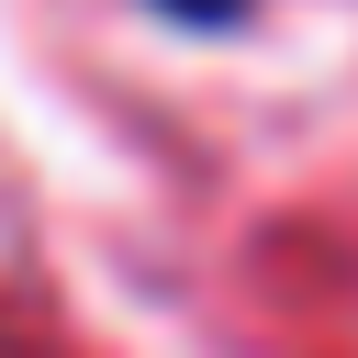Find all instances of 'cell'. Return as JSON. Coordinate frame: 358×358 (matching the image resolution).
<instances>
[{"instance_id": "cell-1", "label": "cell", "mask_w": 358, "mask_h": 358, "mask_svg": "<svg viewBox=\"0 0 358 358\" xmlns=\"http://www.w3.org/2000/svg\"><path fill=\"white\" fill-rule=\"evenodd\" d=\"M157 11H179V22H224V11H246V0H157Z\"/></svg>"}]
</instances>
